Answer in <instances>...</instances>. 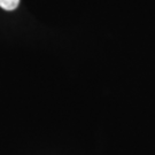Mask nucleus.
<instances>
[{
  "label": "nucleus",
  "instance_id": "nucleus-1",
  "mask_svg": "<svg viewBox=\"0 0 155 155\" xmlns=\"http://www.w3.org/2000/svg\"><path fill=\"white\" fill-rule=\"evenodd\" d=\"M20 4V0H0V7L5 11H14Z\"/></svg>",
  "mask_w": 155,
  "mask_h": 155
}]
</instances>
